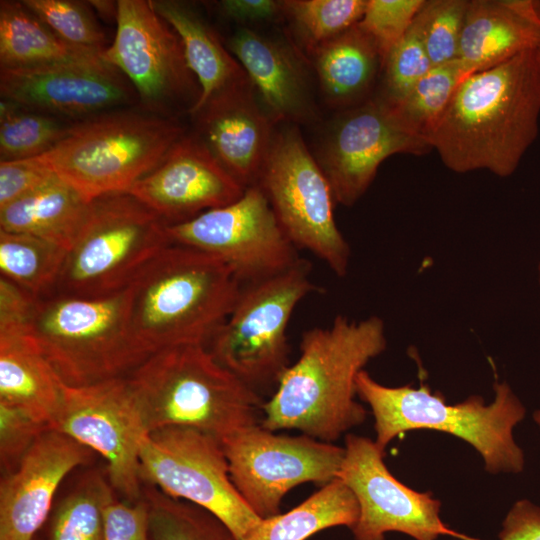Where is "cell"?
I'll list each match as a JSON object with an SVG mask.
<instances>
[{
	"instance_id": "cell-1",
	"label": "cell",
	"mask_w": 540,
	"mask_h": 540,
	"mask_svg": "<svg viewBox=\"0 0 540 540\" xmlns=\"http://www.w3.org/2000/svg\"><path fill=\"white\" fill-rule=\"evenodd\" d=\"M540 117L538 50L467 76L429 143L456 172L512 175L537 139Z\"/></svg>"
},
{
	"instance_id": "cell-2",
	"label": "cell",
	"mask_w": 540,
	"mask_h": 540,
	"mask_svg": "<svg viewBox=\"0 0 540 540\" xmlns=\"http://www.w3.org/2000/svg\"><path fill=\"white\" fill-rule=\"evenodd\" d=\"M386 345L385 326L377 316L359 322L337 316L328 327L303 332L297 361L261 407V426L334 442L365 420L366 410L355 400L356 378Z\"/></svg>"
},
{
	"instance_id": "cell-3",
	"label": "cell",
	"mask_w": 540,
	"mask_h": 540,
	"mask_svg": "<svg viewBox=\"0 0 540 540\" xmlns=\"http://www.w3.org/2000/svg\"><path fill=\"white\" fill-rule=\"evenodd\" d=\"M241 286L217 256L169 243L128 287L132 333L149 357L180 345L206 346L228 318Z\"/></svg>"
},
{
	"instance_id": "cell-4",
	"label": "cell",
	"mask_w": 540,
	"mask_h": 540,
	"mask_svg": "<svg viewBox=\"0 0 540 540\" xmlns=\"http://www.w3.org/2000/svg\"><path fill=\"white\" fill-rule=\"evenodd\" d=\"M148 433L188 426L223 439L258 424L260 394L221 366L204 345L154 353L128 377Z\"/></svg>"
},
{
	"instance_id": "cell-5",
	"label": "cell",
	"mask_w": 540,
	"mask_h": 540,
	"mask_svg": "<svg viewBox=\"0 0 540 540\" xmlns=\"http://www.w3.org/2000/svg\"><path fill=\"white\" fill-rule=\"evenodd\" d=\"M495 397L485 405L481 396H470L455 405L440 392L410 385L388 387L362 370L356 378L357 395L374 416L376 444L382 450L398 435L419 429L450 433L472 445L490 473H520L524 453L515 442L513 430L526 409L506 382L494 384Z\"/></svg>"
},
{
	"instance_id": "cell-6",
	"label": "cell",
	"mask_w": 540,
	"mask_h": 540,
	"mask_svg": "<svg viewBox=\"0 0 540 540\" xmlns=\"http://www.w3.org/2000/svg\"><path fill=\"white\" fill-rule=\"evenodd\" d=\"M171 117L109 111L72 123L42 161L87 202L129 192L182 137Z\"/></svg>"
},
{
	"instance_id": "cell-7",
	"label": "cell",
	"mask_w": 540,
	"mask_h": 540,
	"mask_svg": "<svg viewBox=\"0 0 540 540\" xmlns=\"http://www.w3.org/2000/svg\"><path fill=\"white\" fill-rule=\"evenodd\" d=\"M29 333L60 380L80 387L128 377L149 356L129 319V292L37 299Z\"/></svg>"
},
{
	"instance_id": "cell-8",
	"label": "cell",
	"mask_w": 540,
	"mask_h": 540,
	"mask_svg": "<svg viewBox=\"0 0 540 540\" xmlns=\"http://www.w3.org/2000/svg\"><path fill=\"white\" fill-rule=\"evenodd\" d=\"M167 224L128 192L90 202L54 294L101 298L119 293L166 245Z\"/></svg>"
},
{
	"instance_id": "cell-9",
	"label": "cell",
	"mask_w": 540,
	"mask_h": 540,
	"mask_svg": "<svg viewBox=\"0 0 540 540\" xmlns=\"http://www.w3.org/2000/svg\"><path fill=\"white\" fill-rule=\"evenodd\" d=\"M300 259L277 275L243 284L226 321L205 346L214 359L259 393L289 366L287 328L296 306L318 287Z\"/></svg>"
},
{
	"instance_id": "cell-10",
	"label": "cell",
	"mask_w": 540,
	"mask_h": 540,
	"mask_svg": "<svg viewBox=\"0 0 540 540\" xmlns=\"http://www.w3.org/2000/svg\"><path fill=\"white\" fill-rule=\"evenodd\" d=\"M256 185L293 245L344 277L351 250L335 222L333 192L297 128L274 135Z\"/></svg>"
},
{
	"instance_id": "cell-11",
	"label": "cell",
	"mask_w": 540,
	"mask_h": 540,
	"mask_svg": "<svg viewBox=\"0 0 540 540\" xmlns=\"http://www.w3.org/2000/svg\"><path fill=\"white\" fill-rule=\"evenodd\" d=\"M143 484L197 505L217 517L237 540L259 523L231 481L222 442L188 426L149 432L140 448Z\"/></svg>"
},
{
	"instance_id": "cell-12",
	"label": "cell",
	"mask_w": 540,
	"mask_h": 540,
	"mask_svg": "<svg viewBox=\"0 0 540 540\" xmlns=\"http://www.w3.org/2000/svg\"><path fill=\"white\" fill-rule=\"evenodd\" d=\"M232 483L261 519L280 512L283 497L299 484L321 486L337 478L345 448L307 435L277 434L260 423L222 440Z\"/></svg>"
},
{
	"instance_id": "cell-13",
	"label": "cell",
	"mask_w": 540,
	"mask_h": 540,
	"mask_svg": "<svg viewBox=\"0 0 540 540\" xmlns=\"http://www.w3.org/2000/svg\"><path fill=\"white\" fill-rule=\"evenodd\" d=\"M166 234L171 243L223 260L242 285L282 273L301 259L257 185L231 204L167 225Z\"/></svg>"
},
{
	"instance_id": "cell-14",
	"label": "cell",
	"mask_w": 540,
	"mask_h": 540,
	"mask_svg": "<svg viewBox=\"0 0 540 540\" xmlns=\"http://www.w3.org/2000/svg\"><path fill=\"white\" fill-rule=\"evenodd\" d=\"M52 429L99 453L107 479L124 500L143 498L140 448L148 431L127 377L80 387L63 383Z\"/></svg>"
},
{
	"instance_id": "cell-15",
	"label": "cell",
	"mask_w": 540,
	"mask_h": 540,
	"mask_svg": "<svg viewBox=\"0 0 540 540\" xmlns=\"http://www.w3.org/2000/svg\"><path fill=\"white\" fill-rule=\"evenodd\" d=\"M116 24L103 58L129 81L146 112L170 117L178 102L198 100L180 37L149 0H118Z\"/></svg>"
},
{
	"instance_id": "cell-16",
	"label": "cell",
	"mask_w": 540,
	"mask_h": 540,
	"mask_svg": "<svg viewBox=\"0 0 540 540\" xmlns=\"http://www.w3.org/2000/svg\"><path fill=\"white\" fill-rule=\"evenodd\" d=\"M344 448L337 477L353 492L359 505V517L351 529L355 540H385L388 532H400L415 540H436L439 536L461 540L462 533L442 522L440 501L395 478L384 462V450L375 441L348 434Z\"/></svg>"
},
{
	"instance_id": "cell-17",
	"label": "cell",
	"mask_w": 540,
	"mask_h": 540,
	"mask_svg": "<svg viewBox=\"0 0 540 540\" xmlns=\"http://www.w3.org/2000/svg\"><path fill=\"white\" fill-rule=\"evenodd\" d=\"M431 150L430 143L404 128L389 104L376 94L340 111L316 160L335 202L350 207L367 191L385 159L394 154L422 156Z\"/></svg>"
},
{
	"instance_id": "cell-18",
	"label": "cell",
	"mask_w": 540,
	"mask_h": 540,
	"mask_svg": "<svg viewBox=\"0 0 540 540\" xmlns=\"http://www.w3.org/2000/svg\"><path fill=\"white\" fill-rule=\"evenodd\" d=\"M1 99L59 117H92L131 103L135 90L105 60L30 69H0Z\"/></svg>"
},
{
	"instance_id": "cell-19",
	"label": "cell",
	"mask_w": 540,
	"mask_h": 540,
	"mask_svg": "<svg viewBox=\"0 0 540 540\" xmlns=\"http://www.w3.org/2000/svg\"><path fill=\"white\" fill-rule=\"evenodd\" d=\"M245 189L219 164L199 137L182 136L128 193L167 225H173L231 204Z\"/></svg>"
},
{
	"instance_id": "cell-20",
	"label": "cell",
	"mask_w": 540,
	"mask_h": 540,
	"mask_svg": "<svg viewBox=\"0 0 540 540\" xmlns=\"http://www.w3.org/2000/svg\"><path fill=\"white\" fill-rule=\"evenodd\" d=\"M93 451L55 430H45L0 484V540H34L52 512L60 483L88 463Z\"/></svg>"
},
{
	"instance_id": "cell-21",
	"label": "cell",
	"mask_w": 540,
	"mask_h": 540,
	"mask_svg": "<svg viewBox=\"0 0 540 540\" xmlns=\"http://www.w3.org/2000/svg\"><path fill=\"white\" fill-rule=\"evenodd\" d=\"M249 79L213 95L193 116L200 140L244 188L257 184L275 123L254 97Z\"/></svg>"
},
{
	"instance_id": "cell-22",
	"label": "cell",
	"mask_w": 540,
	"mask_h": 540,
	"mask_svg": "<svg viewBox=\"0 0 540 540\" xmlns=\"http://www.w3.org/2000/svg\"><path fill=\"white\" fill-rule=\"evenodd\" d=\"M539 46V1L469 0L458 59L473 73Z\"/></svg>"
},
{
	"instance_id": "cell-23",
	"label": "cell",
	"mask_w": 540,
	"mask_h": 540,
	"mask_svg": "<svg viewBox=\"0 0 540 540\" xmlns=\"http://www.w3.org/2000/svg\"><path fill=\"white\" fill-rule=\"evenodd\" d=\"M227 48L245 71L265 111L278 121H303L312 114L300 61L283 43L249 28H239Z\"/></svg>"
},
{
	"instance_id": "cell-24",
	"label": "cell",
	"mask_w": 540,
	"mask_h": 540,
	"mask_svg": "<svg viewBox=\"0 0 540 540\" xmlns=\"http://www.w3.org/2000/svg\"><path fill=\"white\" fill-rule=\"evenodd\" d=\"M62 386L29 330L0 331V401L25 410L52 429Z\"/></svg>"
},
{
	"instance_id": "cell-25",
	"label": "cell",
	"mask_w": 540,
	"mask_h": 540,
	"mask_svg": "<svg viewBox=\"0 0 540 540\" xmlns=\"http://www.w3.org/2000/svg\"><path fill=\"white\" fill-rule=\"evenodd\" d=\"M311 53L328 104L344 110L373 96L382 61L376 45L358 23Z\"/></svg>"
},
{
	"instance_id": "cell-26",
	"label": "cell",
	"mask_w": 540,
	"mask_h": 540,
	"mask_svg": "<svg viewBox=\"0 0 540 540\" xmlns=\"http://www.w3.org/2000/svg\"><path fill=\"white\" fill-rule=\"evenodd\" d=\"M149 1L180 37L187 65L197 78L200 95L188 111L191 115L219 91L248 78L214 30L188 4L175 0Z\"/></svg>"
},
{
	"instance_id": "cell-27",
	"label": "cell",
	"mask_w": 540,
	"mask_h": 540,
	"mask_svg": "<svg viewBox=\"0 0 540 540\" xmlns=\"http://www.w3.org/2000/svg\"><path fill=\"white\" fill-rule=\"evenodd\" d=\"M103 53L60 39L23 3L0 2V67L30 69L103 61Z\"/></svg>"
},
{
	"instance_id": "cell-28",
	"label": "cell",
	"mask_w": 540,
	"mask_h": 540,
	"mask_svg": "<svg viewBox=\"0 0 540 540\" xmlns=\"http://www.w3.org/2000/svg\"><path fill=\"white\" fill-rule=\"evenodd\" d=\"M89 204L57 176L0 209V230L29 234L69 250L86 218Z\"/></svg>"
},
{
	"instance_id": "cell-29",
	"label": "cell",
	"mask_w": 540,
	"mask_h": 540,
	"mask_svg": "<svg viewBox=\"0 0 540 540\" xmlns=\"http://www.w3.org/2000/svg\"><path fill=\"white\" fill-rule=\"evenodd\" d=\"M358 517L356 497L337 477L293 509L261 519L243 540H306L332 527L352 529Z\"/></svg>"
},
{
	"instance_id": "cell-30",
	"label": "cell",
	"mask_w": 540,
	"mask_h": 540,
	"mask_svg": "<svg viewBox=\"0 0 540 540\" xmlns=\"http://www.w3.org/2000/svg\"><path fill=\"white\" fill-rule=\"evenodd\" d=\"M67 251L39 237L0 230L1 276L36 299L49 297L55 293Z\"/></svg>"
},
{
	"instance_id": "cell-31",
	"label": "cell",
	"mask_w": 540,
	"mask_h": 540,
	"mask_svg": "<svg viewBox=\"0 0 540 540\" xmlns=\"http://www.w3.org/2000/svg\"><path fill=\"white\" fill-rule=\"evenodd\" d=\"M472 73L459 59L434 66L401 100L387 103L404 128L429 142L458 86Z\"/></svg>"
},
{
	"instance_id": "cell-32",
	"label": "cell",
	"mask_w": 540,
	"mask_h": 540,
	"mask_svg": "<svg viewBox=\"0 0 540 540\" xmlns=\"http://www.w3.org/2000/svg\"><path fill=\"white\" fill-rule=\"evenodd\" d=\"M114 498L108 479L97 471L86 474L52 510L47 540H103L104 511Z\"/></svg>"
},
{
	"instance_id": "cell-33",
	"label": "cell",
	"mask_w": 540,
	"mask_h": 540,
	"mask_svg": "<svg viewBox=\"0 0 540 540\" xmlns=\"http://www.w3.org/2000/svg\"><path fill=\"white\" fill-rule=\"evenodd\" d=\"M150 540H237L217 517L184 500L143 484Z\"/></svg>"
},
{
	"instance_id": "cell-34",
	"label": "cell",
	"mask_w": 540,
	"mask_h": 540,
	"mask_svg": "<svg viewBox=\"0 0 540 540\" xmlns=\"http://www.w3.org/2000/svg\"><path fill=\"white\" fill-rule=\"evenodd\" d=\"M70 125L58 117L1 99V161L33 158L48 152L66 135Z\"/></svg>"
},
{
	"instance_id": "cell-35",
	"label": "cell",
	"mask_w": 540,
	"mask_h": 540,
	"mask_svg": "<svg viewBox=\"0 0 540 540\" xmlns=\"http://www.w3.org/2000/svg\"><path fill=\"white\" fill-rule=\"evenodd\" d=\"M368 0H286L282 13L312 52L322 43L356 25Z\"/></svg>"
},
{
	"instance_id": "cell-36",
	"label": "cell",
	"mask_w": 540,
	"mask_h": 540,
	"mask_svg": "<svg viewBox=\"0 0 540 540\" xmlns=\"http://www.w3.org/2000/svg\"><path fill=\"white\" fill-rule=\"evenodd\" d=\"M22 3L64 42L105 51V34L90 4L72 0H23Z\"/></svg>"
},
{
	"instance_id": "cell-37",
	"label": "cell",
	"mask_w": 540,
	"mask_h": 540,
	"mask_svg": "<svg viewBox=\"0 0 540 540\" xmlns=\"http://www.w3.org/2000/svg\"><path fill=\"white\" fill-rule=\"evenodd\" d=\"M469 0H425L416 15L432 63L439 66L458 59Z\"/></svg>"
},
{
	"instance_id": "cell-38",
	"label": "cell",
	"mask_w": 540,
	"mask_h": 540,
	"mask_svg": "<svg viewBox=\"0 0 540 540\" xmlns=\"http://www.w3.org/2000/svg\"><path fill=\"white\" fill-rule=\"evenodd\" d=\"M432 67L415 17L383 66L381 89L377 95L388 103L398 102Z\"/></svg>"
},
{
	"instance_id": "cell-39",
	"label": "cell",
	"mask_w": 540,
	"mask_h": 540,
	"mask_svg": "<svg viewBox=\"0 0 540 540\" xmlns=\"http://www.w3.org/2000/svg\"><path fill=\"white\" fill-rule=\"evenodd\" d=\"M424 3L425 0H368L358 24L376 45L382 69Z\"/></svg>"
},
{
	"instance_id": "cell-40",
	"label": "cell",
	"mask_w": 540,
	"mask_h": 540,
	"mask_svg": "<svg viewBox=\"0 0 540 540\" xmlns=\"http://www.w3.org/2000/svg\"><path fill=\"white\" fill-rule=\"evenodd\" d=\"M49 426L25 410L0 401V462L2 476L13 472L36 439Z\"/></svg>"
},
{
	"instance_id": "cell-41",
	"label": "cell",
	"mask_w": 540,
	"mask_h": 540,
	"mask_svg": "<svg viewBox=\"0 0 540 540\" xmlns=\"http://www.w3.org/2000/svg\"><path fill=\"white\" fill-rule=\"evenodd\" d=\"M57 175L37 156L0 161V209L34 192Z\"/></svg>"
},
{
	"instance_id": "cell-42",
	"label": "cell",
	"mask_w": 540,
	"mask_h": 540,
	"mask_svg": "<svg viewBox=\"0 0 540 540\" xmlns=\"http://www.w3.org/2000/svg\"><path fill=\"white\" fill-rule=\"evenodd\" d=\"M103 540H150L145 499L129 502L114 498L104 511Z\"/></svg>"
},
{
	"instance_id": "cell-43",
	"label": "cell",
	"mask_w": 540,
	"mask_h": 540,
	"mask_svg": "<svg viewBox=\"0 0 540 540\" xmlns=\"http://www.w3.org/2000/svg\"><path fill=\"white\" fill-rule=\"evenodd\" d=\"M37 299L0 277V331L28 330Z\"/></svg>"
},
{
	"instance_id": "cell-44",
	"label": "cell",
	"mask_w": 540,
	"mask_h": 540,
	"mask_svg": "<svg viewBox=\"0 0 540 540\" xmlns=\"http://www.w3.org/2000/svg\"><path fill=\"white\" fill-rule=\"evenodd\" d=\"M461 540H483L463 534ZM498 540H540V506L528 499L513 504L502 522Z\"/></svg>"
},
{
	"instance_id": "cell-45",
	"label": "cell",
	"mask_w": 540,
	"mask_h": 540,
	"mask_svg": "<svg viewBox=\"0 0 540 540\" xmlns=\"http://www.w3.org/2000/svg\"><path fill=\"white\" fill-rule=\"evenodd\" d=\"M219 6L227 18L240 23L269 21L283 15L281 1L223 0Z\"/></svg>"
},
{
	"instance_id": "cell-46",
	"label": "cell",
	"mask_w": 540,
	"mask_h": 540,
	"mask_svg": "<svg viewBox=\"0 0 540 540\" xmlns=\"http://www.w3.org/2000/svg\"><path fill=\"white\" fill-rule=\"evenodd\" d=\"M90 6L94 7L102 16L109 18L114 17L116 20L117 15V1H89Z\"/></svg>"
},
{
	"instance_id": "cell-47",
	"label": "cell",
	"mask_w": 540,
	"mask_h": 540,
	"mask_svg": "<svg viewBox=\"0 0 540 540\" xmlns=\"http://www.w3.org/2000/svg\"><path fill=\"white\" fill-rule=\"evenodd\" d=\"M533 420L540 427V410L533 413Z\"/></svg>"
},
{
	"instance_id": "cell-48",
	"label": "cell",
	"mask_w": 540,
	"mask_h": 540,
	"mask_svg": "<svg viewBox=\"0 0 540 540\" xmlns=\"http://www.w3.org/2000/svg\"><path fill=\"white\" fill-rule=\"evenodd\" d=\"M538 56H539V63H540V46L538 47Z\"/></svg>"
},
{
	"instance_id": "cell-49",
	"label": "cell",
	"mask_w": 540,
	"mask_h": 540,
	"mask_svg": "<svg viewBox=\"0 0 540 540\" xmlns=\"http://www.w3.org/2000/svg\"><path fill=\"white\" fill-rule=\"evenodd\" d=\"M539 283H540V265H539Z\"/></svg>"
},
{
	"instance_id": "cell-50",
	"label": "cell",
	"mask_w": 540,
	"mask_h": 540,
	"mask_svg": "<svg viewBox=\"0 0 540 540\" xmlns=\"http://www.w3.org/2000/svg\"><path fill=\"white\" fill-rule=\"evenodd\" d=\"M539 4H540V1H539Z\"/></svg>"
},
{
	"instance_id": "cell-51",
	"label": "cell",
	"mask_w": 540,
	"mask_h": 540,
	"mask_svg": "<svg viewBox=\"0 0 540 540\" xmlns=\"http://www.w3.org/2000/svg\"><path fill=\"white\" fill-rule=\"evenodd\" d=\"M34 540H37V539H34Z\"/></svg>"
}]
</instances>
